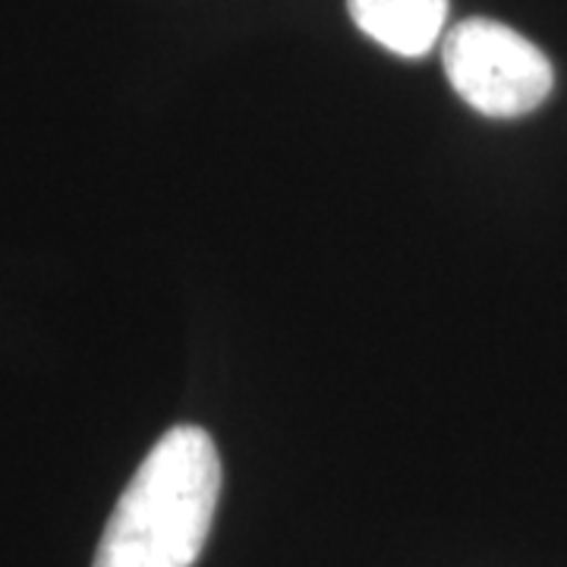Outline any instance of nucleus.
I'll list each match as a JSON object with an SVG mask.
<instances>
[{
  "mask_svg": "<svg viewBox=\"0 0 567 567\" xmlns=\"http://www.w3.org/2000/svg\"><path fill=\"white\" fill-rule=\"evenodd\" d=\"M221 492V461L199 425L164 432L102 533L92 567H193Z\"/></svg>",
  "mask_w": 567,
  "mask_h": 567,
  "instance_id": "1",
  "label": "nucleus"
},
{
  "mask_svg": "<svg viewBox=\"0 0 567 567\" xmlns=\"http://www.w3.org/2000/svg\"><path fill=\"white\" fill-rule=\"evenodd\" d=\"M445 73L454 92L486 117H520L551 92V63L520 32L495 20L457 22L445 39Z\"/></svg>",
  "mask_w": 567,
  "mask_h": 567,
  "instance_id": "2",
  "label": "nucleus"
},
{
  "mask_svg": "<svg viewBox=\"0 0 567 567\" xmlns=\"http://www.w3.org/2000/svg\"><path fill=\"white\" fill-rule=\"evenodd\" d=\"M353 22L398 58H423L442 35L447 0H347Z\"/></svg>",
  "mask_w": 567,
  "mask_h": 567,
  "instance_id": "3",
  "label": "nucleus"
}]
</instances>
